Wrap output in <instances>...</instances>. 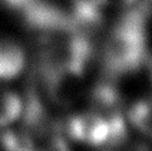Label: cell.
<instances>
[{"instance_id": "cell-1", "label": "cell", "mask_w": 152, "mask_h": 151, "mask_svg": "<svg viewBox=\"0 0 152 151\" xmlns=\"http://www.w3.org/2000/svg\"><path fill=\"white\" fill-rule=\"evenodd\" d=\"M146 9L136 8L113 26L103 47L102 61L106 77L116 79L132 74L147 62Z\"/></svg>"}, {"instance_id": "cell-2", "label": "cell", "mask_w": 152, "mask_h": 151, "mask_svg": "<svg viewBox=\"0 0 152 151\" xmlns=\"http://www.w3.org/2000/svg\"><path fill=\"white\" fill-rule=\"evenodd\" d=\"M45 89L52 101L59 106H69L79 97L83 72L70 68H40Z\"/></svg>"}, {"instance_id": "cell-3", "label": "cell", "mask_w": 152, "mask_h": 151, "mask_svg": "<svg viewBox=\"0 0 152 151\" xmlns=\"http://www.w3.org/2000/svg\"><path fill=\"white\" fill-rule=\"evenodd\" d=\"M66 131L68 136L77 142L104 147L110 126L104 116L96 111H89L70 117Z\"/></svg>"}, {"instance_id": "cell-4", "label": "cell", "mask_w": 152, "mask_h": 151, "mask_svg": "<svg viewBox=\"0 0 152 151\" xmlns=\"http://www.w3.org/2000/svg\"><path fill=\"white\" fill-rule=\"evenodd\" d=\"M91 103L93 111L108 116L115 112H122V96L115 84V79L107 77L97 83L91 93Z\"/></svg>"}, {"instance_id": "cell-5", "label": "cell", "mask_w": 152, "mask_h": 151, "mask_svg": "<svg viewBox=\"0 0 152 151\" xmlns=\"http://www.w3.org/2000/svg\"><path fill=\"white\" fill-rule=\"evenodd\" d=\"M25 64L24 51L13 40H0V79H12L23 71Z\"/></svg>"}, {"instance_id": "cell-6", "label": "cell", "mask_w": 152, "mask_h": 151, "mask_svg": "<svg viewBox=\"0 0 152 151\" xmlns=\"http://www.w3.org/2000/svg\"><path fill=\"white\" fill-rule=\"evenodd\" d=\"M127 118L136 130L152 137V98L134 102L127 112Z\"/></svg>"}, {"instance_id": "cell-7", "label": "cell", "mask_w": 152, "mask_h": 151, "mask_svg": "<svg viewBox=\"0 0 152 151\" xmlns=\"http://www.w3.org/2000/svg\"><path fill=\"white\" fill-rule=\"evenodd\" d=\"M23 111V102L20 97L10 91L0 92V127L14 122Z\"/></svg>"}, {"instance_id": "cell-8", "label": "cell", "mask_w": 152, "mask_h": 151, "mask_svg": "<svg viewBox=\"0 0 152 151\" xmlns=\"http://www.w3.org/2000/svg\"><path fill=\"white\" fill-rule=\"evenodd\" d=\"M3 147L13 151H29L35 149V142L31 135L25 128L7 130L0 136Z\"/></svg>"}, {"instance_id": "cell-9", "label": "cell", "mask_w": 152, "mask_h": 151, "mask_svg": "<svg viewBox=\"0 0 152 151\" xmlns=\"http://www.w3.org/2000/svg\"><path fill=\"white\" fill-rule=\"evenodd\" d=\"M31 0H0V5L4 8H8L10 10H15V12H20L24 9Z\"/></svg>"}, {"instance_id": "cell-10", "label": "cell", "mask_w": 152, "mask_h": 151, "mask_svg": "<svg viewBox=\"0 0 152 151\" xmlns=\"http://www.w3.org/2000/svg\"><path fill=\"white\" fill-rule=\"evenodd\" d=\"M108 4H113L119 8H131L137 0H107Z\"/></svg>"}, {"instance_id": "cell-11", "label": "cell", "mask_w": 152, "mask_h": 151, "mask_svg": "<svg viewBox=\"0 0 152 151\" xmlns=\"http://www.w3.org/2000/svg\"><path fill=\"white\" fill-rule=\"evenodd\" d=\"M147 62H148V64H150V69H151V78H152V57H150V56H148Z\"/></svg>"}]
</instances>
